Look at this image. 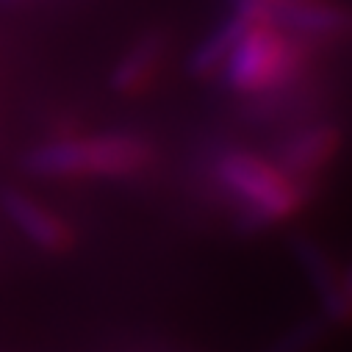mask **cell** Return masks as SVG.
<instances>
[{
	"mask_svg": "<svg viewBox=\"0 0 352 352\" xmlns=\"http://www.w3.org/2000/svg\"><path fill=\"white\" fill-rule=\"evenodd\" d=\"M169 47V36L166 31H147L142 34L131 50L117 61L114 72H111V89L120 95H136L144 86L155 78L164 56Z\"/></svg>",
	"mask_w": 352,
	"mask_h": 352,
	"instance_id": "ba28073f",
	"label": "cell"
},
{
	"mask_svg": "<svg viewBox=\"0 0 352 352\" xmlns=\"http://www.w3.org/2000/svg\"><path fill=\"white\" fill-rule=\"evenodd\" d=\"M0 208L3 214L45 252H67L72 247V230L47 208H42L36 200L17 189L0 192Z\"/></svg>",
	"mask_w": 352,
	"mask_h": 352,
	"instance_id": "8992f818",
	"label": "cell"
},
{
	"mask_svg": "<svg viewBox=\"0 0 352 352\" xmlns=\"http://www.w3.org/2000/svg\"><path fill=\"white\" fill-rule=\"evenodd\" d=\"M219 181L244 200L239 214L241 233H258L292 217L308 203V178H289L275 164L244 150H230L217 164Z\"/></svg>",
	"mask_w": 352,
	"mask_h": 352,
	"instance_id": "6da1fadb",
	"label": "cell"
},
{
	"mask_svg": "<svg viewBox=\"0 0 352 352\" xmlns=\"http://www.w3.org/2000/svg\"><path fill=\"white\" fill-rule=\"evenodd\" d=\"M267 23L300 39H336L349 31V12L330 0H297L272 9Z\"/></svg>",
	"mask_w": 352,
	"mask_h": 352,
	"instance_id": "5b68a950",
	"label": "cell"
},
{
	"mask_svg": "<svg viewBox=\"0 0 352 352\" xmlns=\"http://www.w3.org/2000/svg\"><path fill=\"white\" fill-rule=\"evenodd\" d=\"M286 3H297V0H233V12L244 14L250 23H267V14Z\"/></svg>",
	"mask_w": 352,
	"mask_h": 352,
	"instance_id": "8fae6325",
	"label": "cell"
},
{
	"mask_svg": "<svg viewBox=\"0 0 352 352\" xmlns=\"http://www.w3.org/2000/svg\"><path fill=\"white\" fill-rule=\"evenodd\" d=\"M292 252L319 294L324 322L344 327L349 322V280H346V275L336 267V261L324 252V247L319 241H314L311 236H292Z\"/></svg>",
	"mask_w": 352,
	"mask_h": 352,
	"instance_id": "277c9868",
	"label": "cell"
},
{
	"mask_svg": "<svg viewBox=\"0 0 352 352\" xmlns=\"http://www.w3.org/2000/svg\"><path fill=\"white\" fill-rule=\"evenodd\" d=\"M0 352H3V349H0Z\"/></svg>",
	"mask_w": 352,
	"mask_h": 352,
	"instance_id": "7c38bea8",
	"label": "cell"
},
{
	"mask_svg": "<svg viewBox=\"0 0 352 352\" xmlns=\"http://www.w3.org/2000/svg\"><path fill=\"white\" fill-rule=\"evenodd\" d=\"M324 330H327L324 316H308V319L297 322L292 330H286L263 352H311L324 338Z\"/></svg>",
	"mask_w": 352,
	"mask_h": 352,
	"instance_id": "30bf717a",
	"label": "cell"
},
{
	"mask_svg": "<svg viewBox=\"0 0 352 352\" xmlns=\"http://www.w3.org/2000/svg\"><path fill=\"white\" fill-rule=\"evenodd\" d=\"M308 61V45L270 23H252L230 50L222 72L230 89L261 95L292 83Z\"/></svg>",
	"mask_w": 352,
	"mask_h": 352,
	"instance_id": "3957f363",
	"label": "cell"
},
{
	"mask_svg": "<svg viewBox=\"0 0 352 352\" xmlns=\"http://www.w3.org/2000/svg\"><path fill=\"white\" fill-rule=\"evenodd\" d=\"M153 164V147L133 133H106L95 139H61L34 147L23 169L36 178L75 175H133Z\"/></svg>",
	"mask_w": 352,
	"mask_h": 352,
	"instance_id": "7a4b0ae2",
	"label": "cell"
},
{
	"mask_svg": "<svg viewBox=\"0 0 352 352\" xmlns=\"http://www.w3.org/2000/svg\"><path fill=\"white\" fill-rule=\"evenodd\" d=\"M341 147V131L336 125H314L297 133L278 155V169L289 178H311Z\"/></svg>",
	"mask_w": 352,
	"mask_h": 352,
	"instance_id": "52a82bcc",
	"label": "cell"
},
{
	"mask_svg": "<svg viewBox=\"0 0 352 352\" xmlns=\"http://www.w3.org/2000/svg\"><path fill=\"white\" fill-rule=\"evenodd\" d=\"M250 25H252V23H250L244 14L233 12L214 34H208V36L192 50V56H189V75H195V78H214L217 72H222V67H225L230 50L236 47V42L241 39V34H244Z\"/></svg>",
	"mask_w": 352,
	"mask_h": 352,
	"instance_id": "9c48e42d",
	"label": "cell"
}]
</instances>
